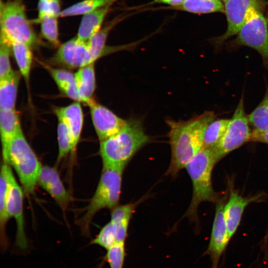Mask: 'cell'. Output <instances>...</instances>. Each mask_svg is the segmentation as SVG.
<instances>
[{"instance_id":"cell-2","label":"cell","mask_w":268,"mask_h":268,"mask_svg":"<svg viewBox=\"0 0 268 268\" xmlns=\"http://www.w3.org/2000/svg\"><path fill=\"white\" fill-rule=\"evenodd\" d=\"M149 141L140 121L127 120L120 131L100 142L103 168L124 170L133 156Z\"/></svg>"},{"instance_id":"cell-35","label":"cell","mask_w":268,"mask_h":268,"mask_svg":"<svg viewBox=\"0 0 268 268\" xmlns=\"http://www.w3.org/2000/svg\"><path fill=\"white\" fill-rule=\"evenodd\" d=\"M50 73L58 87L68 83H75L74 74L62 68H53L44 63H41Z\"/></svg>"},{"instance_id":"cell-37","label":"cell","mask_w":268,"mask_h":268,"mask_svg":"<svg viewBox=\"0 0 268 268\" xmlns=\"http://www.w3.org/2000/svg\"><path fill=\"white\" fill-rule=\"evenodd\" d=\"M186 0H153L152 3H162L168 4L173 7L182 5Z\"/></svg>"},{"instance_id":"cell-34","label":"cell","mask_w":268,"mask_h":268,"mask_svg":"<svg viewBox=\"0 0 268 268\" xmlns=\"http://www.w3.org/2000/svg\"><path fill=\"white\" fill-rule=\"evenodd\" d=\"M37 8L38 17L35 20L37 22L47 17H59L62 11L60 0H39Z\"/></svg>"},{"instance_id":"cell-17","label":"cell","mask_w":268,"mask_h":268,"mask_svg":"<svg viewBox=\"0 0 268 268\" xmlns=\"http://www.w3.org/2000/svg\"><path fill=\"white\" fill-rule=\"evenodd\" d=\"M21 130L15 109L0 110V133L3 162L7 163L11 143Z\"/></svg>"},{"instance_id":"cell-29","label":"cell","mask_w":268,"mask_h":268,"mask_svg":"<svg viewBox=\"0 0 268 268\" xmlns=\"http://www.w3.org/2000/svg\"><path fill=\"white\" fill-rule=\"evenodd\" d=\"M58 17L50 16L40 20L41 33L44 39L54 46H60Z\"/></svg>"},{"instance_id":"cell-11","label":"cell","mask_w":268,"mask_h":268,"mask_svg":"<svg viewBox=\"0 0 268 268\" xmlns=\"http://www.w3.org/2000/svg\"><path fill=\"white\" fill-rule=\"evenodd\" d=\"M215 212L210 241L204 255H208L211 261V268H218L220 258L231 238L224 218V203L223 200L215 203Z\"/></svg>"},{"instance_id":"cell-16","label":"cell","mask_w":268,"mask_h":268,"mask_svg":"<svg viewBox=\"0 0 268 268\" xmlns=\"http://www.w3.org/2000/svg\"><path fill=\"white\" fill-rule=\"evenodd\" d=\"M55 112L58 119L63 121L69 131L72 152L76 149L83 127V115L81 104L75 101L68 106L56 108Z\"/></svg>"},{"instance_id":"cell-7","label":"cell","mask_w":268,"mask_h":268,"mask_svg":"<svg viewBox=\"0 0 268 268\" xmlns=\"http://www.w3.org/2000/svg\"><path fill=\"white\" fill-rule=\"evenodd\" d=\"M250 125L242 95L230 119L226 131L218 143L211 147L217 162L232 151L250 141L252 133Z\"/></svg>"},{"instance_id":"cell-20","label":"cell","mask_w":268,"mask_h":268,"mask_svg":"<svg viewBox=\"0 0 268 268\" xmlns=\"http://www.w3.org/2000/svg\"><path fill=\"white\" fill-rule=\"evenodd\" d=\"M112 4L101 7L82 16L78 27L77 38L87 42L101 28Z\"/></svg>"},{"instance_id":"cell-15","label":"cell","mask_w":268,"mask_h":268,"mask_svg":"<svg viewBox=\"0 0 268 268\" xmlns=\"http://www.w3.org/2000/svg\"><path fill=\"white\" fill-rule=\"evenodd\" d=\"M260 198V195L243 197L236 191L232 190L230 191L229 198L224 204L223 210L224 218L230 238L237 231L245 207Z\"/></svg>"},{"instance_id":"cell-8","label":"cell","mask_w":268,"mask_h":268,"mask_svg":"<svg viewBox=\"0 0 268 268\" xmlns=\"http://www.w3.org/2000/svg\"><path fill=\"white\" fill-rule=\"evenodd\" d=\"M263 13L255 11L243 25L230 45L231 47L246 46L257 51L268 68V26Z\"/></svg>"},{"instance_id":"cell-25","label":"cell","mask_w":268,"mask_h":268,"mask_svg":"<svg viewBox=\"0 0 268 268\" xmlns=\"http://www.w3.org/2000/svg\"><path fill=\"white\" fill-rule=\"evenodd\" d=\"M117 0H83L62 10L59 17L84 15L101 7L112 4Z\"/></svg>"},{"instance_id":"cell-5","label":"cell","mask_w":268,"mask_h":268,"mask_svg":"<svg viewBox=\"0 0 268 268\" xmlns=\"http://www.w3.org/2000/svg\"><path fill=\"white\" fill-rule=\"evenodd\" d=\"M7 164L15 170L25 194H33L42 165L22 130L11 143Z\"/></svg>"},{"instance_id":"cell-10","label":"cell","mask_w":268,"mask_h":268,"mask_svg":"<svg viewBox=\"0 0 268 268\" xmlns=\"http://www.w3.org/2000/svg\"><path fill=\"white\" fill-rule=\"evenodd\" d=\"M89 107L94 128L100 142L115 135L126 125L125 120L93 98L86 104Z\"/></svg>"},{"instance_id":"cell-36","label":"cell","mask_w":268,"mask_h":268,"mask_svg":"<svg viewBox=\"0 0 268 268\" xmlns=\"http://www.w3.org/2000/svg\"><path fill=\"white\" fill-rule=\"evenodd\" d=\"M250 141L268 144V130L260 131L254 130L251 133Z\"/></svg>"},{"instance_id":"cell-19","label":"cell","mask_w":268,"mask_h":268,"mask_svg":"<svg viewBox=\"0 0 268 268\" xmlns=\"http://www.w3.org/2000/svg\"><path fill=\"white\" fill-rule=\"evenodd\" d=\"M122 19L120 16H118L109 21L87 42L92 63H95L105 54L124 49L123 47L112 48L106 46L110 32Z\"/></svg>"},{"instance_id":"cell-26","label":"cell","mask_w":268,"mask_h":268,"mask_svg":"<svg viewBox=\"0 0 268 268\" xmlns=\"http://www.w3.org/2000/svg\"><path fill=\"white\" fill-rule=\"evenodd\" d=\"M230 119L214 120L206 128L203 137L202 148L211 147L216 145L225 134Z\"/></svg>"},{"instance_id":"cell-31","label":"cell","mask_w":268,"mask_h":268,"mask_svg":"<svg viewBox=\"0 0 268 268\" xmlns=\"http://www.w3.org/2000/svg\"><path fill=\"white\" fill-rule=\"evenodd\" d=\"M116 242V227L110 221L102 228L98 235L91 242V244L99 245L107 250Z\"/></svg>"},{"instance_id":"cell-21","label":"cell","mask_w":268,"mask_h":268,"mask_svg":"<svg viewBox=\"0 0 268 268\" xmlns=\"http://www.w3.org/2000/svg\"><path fill=\"white\" fill-rule=\"evenodd\" d=\"M95 63L79 68L74 73L80 102L87 104L93 98L96 88Z\"/></svg>"},{"instance_id":"cell-12","label":"cell","mask_w":268,"mask_h":268,"mask_svg":"<svg viewBox=\"0 0 268 268\" xmlns=\"http://www.w3.org/2000/svg\"><path fill=\"white\" fill-rule=\"evenodd\" d=\"M23 205V191L12 172L10 175V190L7 211L9 218H13L16 223L15 246L19 250L24 251L27 249L28 243L25 232Z\"/></svg>"},{"instance_id":"cell-28","label":"cell","mask_w":268,"mask_h":268,"mask_svg":"<svg viewBox=\"0 0 268 268\" xmlns=\"http://www.w3.org/2000/svg\"><path fill=\"white\" fill-rule=\"evenodd\" d=\"M57 135L59 151L56 163L60 162L72 150L71 138L69 131L66 124L58 119Z\"/></svg>"},{"instance_id":"cell-3","label":"cell","mask_w":268,"mask_h":268,"mask_svg":"<svg viewBox=\"0 0 268 268\" xmlns=\"http://www.w3.org/2000/svg\"><path fill=\"white\" fill-rule=\"evenodd\" d=\"M217 163L211 147L202 148L185 168L192 181L193 194L184 217L192 221L198 222V208L201 202L216 203L221 200L214 191L211 181L212 172Z\"/></svg>"},{"instance_id":"cell-33","label":"cell","mask_w":268,"mask_h":268,"mask_svg":"<svg viewBox=\"0 0 268 268\" xmlns=\"http://www.w3.org/2000/svg\"><path fill=\"white\" fill-rule=\"evenodd\" d=\"M143 200V198L134 202L118 205L111 209L110 221L115 225L123 220H131L135 208Z\"/></svg>"},{"instance_id":"cell-23","label":"cell","mask_w":268,"mask_h":268,"mask_svg":"<svg viewBox=\"0 0 268 268\" xmlns=\"http://www.w3.org/2000/svg\"><path fill=\"white\" fill-rule=\"evenodd\" d=\"M11 51L19 69L20 74L28 82L32 63L31 47L21 42L10 41Z\"/></svg>"},{"instance_id":"cell-38","label":"cell","mask_w":268,"mask_h":268,"mask_svg":"<svg viewBox=\"0 0 268 268\" xmlns=\"http://www.w3.org/2000/svg\"><path fill=\"white\" fill-rule=\"evenodd\" d=\"M266 18H267V21L268 22V10H267V12Z\"/></svg>"},{"instance_id":"cell-4","label":"cell","mask_w":268,"mask_h":268,"mask_svg":"<svg viewBox=\"0 0 268 268\" xmlns=\"http://www.w3.org/2000/svg\"><path fill=\"white\" fill-rule=\"evenodd\" d=\"M124 171L102 169L95 192L86 206L84 214L76 222L84 235L89 236L91 221L98 211L104 208L112 209L119 205Z\"/></svg>"},{"instance_id":"cell-1","label":"cell","mask_w":268,"mask_h":268,"mask_svg":"<svg viewBox=\"0 0 268 268\" xmlns=\"http://www.w3.org/2000/svg\"><path fill=\"white\" fill-rule=\"evenodd\" d=\"M215 117L214 112L206 111L187 121L167 120L171 159L166 175L175 178L201 150L205 130Z\"/></svg>"},{"instance_id":"cell-18","label":"cell","mask_w":268,"mask_h":268,"mask_svg":"<svg viewBox=\"0 0 268 268\" xmlns=\"http://www.w3.org/2000/svg\"><path fill=\"white\" fill-rule=\"evenodd\" d=\"M12 170L8 164L3 162L0 174V239L1 250L5 251L8 246L5 234L6 224L10 218L7 203L10 190V175Z\"/></svg>"},{"instance_id":"cell-30","label":"cell","mask_w":268,"mask_h":268,"mask_svg":"<svg viewBox=\"0 0 268 268\" xmlns=\"http://www.w3.org/2000/svg\"><path fill=\"white\" fill-rule=\"evenodd\" d=\"M11 47L10 41L1 32L0 37V79L10 74L12 70L10 62Z\"/></svg>"},{"instance_id":"cell-40","label":"cell","mask_w":268,"mask_h":268,"mask_svg":"<svg viewBox=\"0 0 268 268\" xmlns=\"http://www.w3.org/2000/svg\"><path fill=\"white\" fill-rule=\"evenodd\" d=\"M267 235H268V233H267Z\"/></svg>"},{"instance_id":"cell-27","label":"cell","mask_w":268,"mask_h":268,"mask_svg":"<svg viewBox=\"0 0 268 268\" xmlns=\"http://www.w3.org/2000/svg\"><path fill=\"white\" fill-rule=\"evenodd\" d=\"M248 116L255 130H268V88L261 102Z\"/></svg>"},{"instance_id":"cell-6","label":"cell","mask_w":268,"mask_h":268,"mask_svg":"<svg viewBox=\"0 0 268 268\" xmlns=\"http://www.w3.org/2000/svg\"><path fill=\"white\" fill-rule=\"evenodd\" d=\"M0 32L9 41L23 43L30 47L36 45L38 37L28 20L23 0L1 1Z\"/></svg>"},{"instance_id":"cell-24","label":"cell","mask_w":268,"mask_h":268,"mask_svg":"<svg viewBox=\"0 0 268 268\" xmlns=\"http://www.w3.org/2000/svg\"><path fill=\"white\" fill-rule=\"evenodd\" d=\"M221 0H186L182 5L175 7L194 14L224 12V4Z\"/></svg>"},{"instance_id":"cell-22","label":"cell","mask_w":268,"mask_h":268,"mask_svg":"<svg viewBox=\"0 0 268 268\" xmlns=\"http://www.w3.org/2000/svg\"><path fill=\"white\" fill-rule=\"evenodd\" d=\"M19 72L13 71L9 75L0 79V110L15 109L20 77Z\"/></svg>"},{"instance_id":"cell-9","label":"cell","mask_w":268,"mask_h":268,"mask_svg":"<svg viewBox=\"0 0 268 268\" xmlns=\"http://www.w3.org/2000/svg\"><path fill=\"white\" fill-rule=\"evenodd\" d=\"M224 3L227 29L222 35L213 40L217 47L236 35L253 12L257 10L263 13L268 7V1L266 0H228Z\"/></svg>"},{"instance_id":"cell-13","label":"cell","mask_w":268,"mask_h":268,"mask_svg":"<svg viewBox=\"0 0 268 268\" xmlns=\"http://www.w3.org/2000/svg\"><path fill=\"white\" fill-rule=\"evenodd\" d=\"M52 61L71 68H79L92 63L87 43L77 37L60 45Z\"/></svg>"},{"instance_id":"cell-14","label":"cell","mask_w":268,"mask_h":268,"mask_svg":"<svg viewBox=\"0 0 268 268\" xmlns=\"http://www.w3.org/2000/svg\"><path fill=\"white\" fill-rule=\"evenodd\" d=\"M37 184L53 198L64 212L67 210L71 198L55 167L42 166Z\"/></svg>"},{"instance_id":"cell-39","label":"cell","mask_w":268,"mask_h":268,"mask_svg":"<svg viewBox=\"0 0 268 268\" xmlns=\"http://www.w3.org/2000/svg\"><path fill=\"white\" fill-rule=\"evenodd\" d=\"M222 1L225 2L228 0H221Z\"/></svg>"},{"instance_id":"cell-32","label":"cell","mask_w":268,"mask_h":268,"mask_svg":"<svg viewBox=\"0 0 268 268\" xmlns=\"http://www.w3.org/2000/svg\"><path fill=\"white\" fill-rule=\"evenodd\" d=\"M126 255L125 242H116L107 250L105 258L110 268H123Z\"/></svg>"}]
</instances>
